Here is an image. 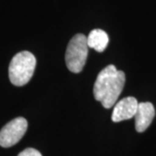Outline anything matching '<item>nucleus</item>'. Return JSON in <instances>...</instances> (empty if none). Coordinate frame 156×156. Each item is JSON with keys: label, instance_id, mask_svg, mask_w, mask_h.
<instances>
[{"label": "nucleus", "instance_id": "obj_1", "mask_svg": "<svg viewBox=\"0 0 156 156\" xmlns=\"http://www.w3.org/2000/svg\"><path fill=\"white\" fill-rule=\"evenodd\" d=\"M125 74L115 65H108L98 74L94 85V96L105 108H110L116 103L124 84Z\"/></svg>", "mask_w": 156, "mask_h": 156}, {"label": "nucleus", "instance_id": "obj_2", "mask_svg": "<svg viewBox=\"0 0 156 156\" xmlns=\"http://www.w3.org/2000/svg\"><path fill=\"white\" fill-rule=\"evenodd\" d=\"M37 64L36 57L30 51H21L13 56L9 65V78L15 86H23L30 82Z\"/></svg>", "mask_w": 156, "mask_h": 156}, {"label": "nucleus", "instance_id": "obj_3", "mask_svg": "<svg viewBox=\"0 0 156 156\" xmlns=\"http://www.w3.org/2000/svg\"><path fill=\"white\" fill-rule=\"evenodd\" d=\"M88 52L87 37L83 34L75 35L68 44L65 54V62L69 70L73 73L81 72L87 61Z\"/></svg>", "mask_w": 156, "mask_h": 156}, {"label": "nucleus", "instance_id": "obj_4", "mask_svg": "<svg viewBox=\"0 0 156 156\" xmlns=\"http://www.w3.org/2000/svg\"><path fill=\"white\" fill-rule=\"evenodd\" d=\"M28 122L23 117H17L5 125L0 130V146L12 147L22 139L26 133Z\"/></svg>", "mask_w": 156, "mask_h": 156}, {"label": "nucleus", "instance_id": "obj_5", "mask_svg": "<svg viewBox=\"0 0 156 156\" xmlns=\"http://www.w3.org/2000/svg\"><path fill=\"white\" fill-rule=\"evenodd\" d=\"M138 104L137 100L133 96L125 97L117 101L112 113V121L114 122H120L134 117Z\"/></svg>", "mask_w": 156, "mask_h": 156}, {"label": "nucleus", "instance_id": "obj_6", "mask_svg": "<svg viewBox=\"0 0 156 156\" xmlns=\"http://www.w3.org/2000/svg\"><path fill=\"white\" fill-rule=\"evenodd\" d=\"M155 115L154 107L151 102H140L134 115L135 129L142 133L149 127Z\"/></svg>", "mask_w": 156, "mask_h": 156}, {"label": "nucleus", "instance_id": "obj_7", "mask_svg": "<svg viewBox=\"0 0 156 156\" xmlns=\"http://www.w3.org/2000/svg\"><path fill=\"white\" fill-rule=\"evenodd\" d=\"M109 38L108 34L100 29H95L90 31L87 37V43L89 48L94 49L97 52L104 51L108 44Z\"/></svg>", "mask_w": 156, "mask_h": 156}, {"label": "nucleus", "instance_id": "obj_8", "mask_svg": "<svg viewBox=\"0 0 156 156\" xmlns=\"http://www.w3.org/2000/svg\"><path fill=\"white\" fill-rule=\"evenodd\" d=\"M17 156H42V154L37 149L29 147V148H26V149L22 151Z\"/></svg>", "mask_w": 156, "mask_h": 156}]
</instances>
